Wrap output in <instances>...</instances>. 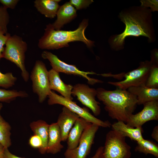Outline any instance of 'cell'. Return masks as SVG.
Wrapping results in <instances>:
<instances>
[{"mask_svg": "<svg viewBox=\"0 0 158 158\" xmlns=\"http://www.w3.org/2000/svg\"><path fill=\"white\" fill-rule=\"evenodd\" d=\"M141 6L140 8L120 13V18L125 24V28L122 33L112 39L111 43L112 48L116 50L122 49L125 38L129 36H142L152 41L153 36L151 22V10Z\"/></svg>", "mask_w": 158, "mask_h": 158, "instance_id": "6da1fadb", "label": "cell"}, {"mask_svg": "<svg viewBox=\"0 0 158 158\" xmlns=\"http://www.w3.org/2000/svg\"><path fill=\"white\" fill-rule=\"evenodd\" d=\"M96 90V97L104 104L109 117L126 123L136 108L137 97L127 90L118 88L109 90L100 87Z\"/></svg>", "mask_w": 158, "mask_h": 158, "instance_id": "7a4b0ae2", "label": "cell"}, {"mask_svg": "<svg viewBox=\"0 0 158 158\" xmlns=\"http://www.w3.org/2000/svg\"><path fill=\"white\" fill-rule=\"evenodd\" d=\"M88 25V20L84 19L75 30L66 31L56 30L51 24H49L46 25L44 35L39 40L38 47L42 49H56L69 47V42L80 41L90 48L94 45V42L87 38L85 35Z\"/></svg>", "mask_w": 158, "mask_h": 158, "instance_id": "3957f363", "label": "cell"}, {"mask_svg": "<svg viewBox=\"0 0 158 158\" xmlns=\"http://www.w3.org/2000/svg\"><path fill=\"white\" fill-rule=\"evenodd\" d=\"M3 58L14 63L21 71V76L25 82L29 78V73L25 66V53L27 44L22 38L16 35L10 36L7 40Z\"/></svg>", "mask_w": 158, "mask_h": 158, "instance_id": "277c9868", "label": "cell"}, {"mask_svg": "<svg viewBox=\"0 0 158 158\" xmlns=\"http://www.w3.org/2000/svg\"><path fill=\"white\" fill-rule=\"evenodd\" d=\"M131 149L126 141V138L112 130L106 134L100 158H130Z\"/></svg>", "mask_w": 158, "mask_h": 158, "instance_id": "5b68a950", "label": "cell"}, {"mask_svg": "<svg viewBox=\"0 0 158 158\" xmlns=\"http://www.w3.org/2000/svg\"><path fill=\"white\" fill-rule=\"evenodd\" d=\"M48 97L49 99L47 102L49 105L59 104L63 105L78 115L80 117L99 127L109 128L111 126V123L109 121H102L93 115L87 108L80 107L75 102L57 95L54 91L51 90Z\"/></svg>", "mask_w": 158, "mask_h": 158, "instance_id": "8992f818", "label": "cell"}, {"mask_svg": "<svg viewBox=\"0 0 158 158\" xmlns=\"http://www.w3.org/2000/svg\"><path fill=\"white\" fill-rule=\"evenodd\" d=\"M33 92L37 95L38 101L43 102L51 91L50 89L48 71L45 64L41 61L37 60L31 72Z\"/></svg>", "mask_w": 158, "mask_h": 158, "instance_id": "52a82bcc", "label": "cell"}, {"mask_svg": "<svg viewBox=\"0 0 158 158\" xmlns=\"http://www.w3.org/2000/svg\"><path fill=\"white\" fill-rule=\"evenodd\" d=\"M152 64L150 61L141 62L137 68L124 74L123 75L122 74L121 76L125 78L124 80L118 82L110 81L108 83L123 90H127L132 87L145 86Z\"/></svg>", "mask_w": 158, "mask_h": 158, "instance_id": "ba28073f", "label": "cell"}, {"mask_svg": "<svg viewBox=\"0 0 158 158\" xmlns=\"http://www.w3.org/2000/svg\"><path fill=\"white\" fill-rule=\"evenodd\" d=\"M99 127L91 123L83 132L78 146L72 150L67 149L65 152V158H86L90 152Z\"/></svg>", "mask_w": 158, "mask_h": 158, "instance_id": "9c48e42d", "label": "cell"}, {"mask_svg": "<svg viewBox=\"0 0 158 158\" xmlns=\"http://www.w3.org/2000/svg\"><path fill=\"white\" fill-rule=\"evenodd\" d=\"M41 56L43 59H48L50 62L52 69L59 73L61 72L82 77L87 79L88 83L90 85L103 83L102 81L90 78L87 75L88 74H96L95 73L80 71L75 65L68 64L61 61L56 55L49 51H43Z\"/></svg>", "mask_w": 158, "mask_h": 158, "instance_id": "30bf717a", "label": "cell"}, {"mask_svg": "<svg viewBox=\"0 0 158 158\" xmlns=\"http://www.w3.org/2000/svg\"><path fill=\"white\" fill-rule=\"evenodd\" d=\"M97 94L96 89L83 83L75 84L73 86L72 90V95L76 97L78 101L91 109L96 116L99 115L101 111L100 104L95 99Z\"/></svg>", "mask_w": 158, "mask_h": 158, "instance_id": "8fae6325", "label": "cell"}, {"mask_svg": "<svg viewBox=\"0 0 158 158\" xmlns=\"http://www.w3.org/2000/svg\"><path fill=\"white\" fill-rule=\"evenodd\" d=\"M143 105L141 111L130 116L126 123L127 125L133 128L142 127L147 122L158 120V100L148 102Z\"/></svg>", "mask_w": 158, "mask_h": 158, "instance_id": "7c38bea8", "label": "cell"}, {"mask_svg": "<svg viewBox=\"0 0 158 158\" xmlns=\"http://www.w3.org/2000/svg\"><path fill=\"white\" fill-rule=\"evenodd\" d=\"M79 117L78 115L63 106L56 122L61 132L62 141H66L70 130Z\"/></svg>", "mask_w": 158, "mask_h": 158, "instance_id": "4fadbf2b", "label": "cell"}, {"mask_svg": "<svg viewBox=\"0 0 158 158\" xmlns=\"http://www.w3.org/2000/svg\"><path fill=\"white\" fill-rule=\"evenodd\" d=\"M76 10L69 2L60 6L56 14L57 18L51 24L56 30H59L63 26L74 20L77 16Z\"/></svg>", "mask_w": 158, "mask_h": 158, "instance_id": "5bb4252c", "label": "cell"}, {"mask_svg": "<svg viewBox=\"0 0 158 158\" xmlns=\"http://www.w3.org/2000/svg\"><path fill=\"white\" fill-rule=\"evenodd\" d=\"M51 90L56 91L64 97L73 100L72 90L73 86L65 83L61 79L59 73L51 69L48 71Z\"/></svg>", "mask_w": 158, "mask_h": 158, "instance_id": "9a60e30c", "label": "cell"}, {"mask_svg": "<svg viewBox=\"0 0 158 158\" xmlns=\"http://www.w3.org/2000/svg\"><path fill=\"white\" fill-rule=\"evenodd\" d=\"M91 123L80 117L76 121L68 135L67 149L72 150L78 146L83 132Z\"/></svg>", "mask_w": 158, "mask_h": 158, "instance_id": "2e32d148", "label": "cell"}, {"mask_svg": "<svg viewBox=\"0 0 158 158\" xmlns=\"http://www.w3.org/2000/svg\"><path fill=\"white\" fill-rule=\"evenodd\" d=\"M61 141V132L57 123L49 125L46 153L54 154L60 152L63 148Z\"/></svg>", "mask_w": 158, "mask_h": 158, "instance_id": "e0dca14e", "label": "cell"}, {"mask_svg": "<svg viewBox=\"0 0 158 158\" xmlns=\"http://www.w3.org/2000/svg\"><path fill=\"white\" fill-rule=\"evenodd\" d=\"M127 90L137 97V105H143L148 102L158 100V88L140 86L130 87Z\"/></svg>", "mask_w": 158, "mask_h": 158, "instance_id": "ac0fdd59", "label": "cell"}, {"mask_svg": "<svg viewBox=\"0 0 158 158\" xmlns=\"http://www.w3.org/2000/svg\"><path fill=\"white\" fill-rule=\"evenodd\" d=\"M112 130L126 138L128 137L131 140L137 142L144 139L142 127L133 128L127 125L124 122L117 121L111 125Z\"/></svg>", "mask_w": 158, "mask_h": 158, "instance_id": "d6986e66", "label": "cell"}, {"mask_svg": "<svg viewBox=\"0 0 158 158\" xmlns=\"http://www.w3.org/2000/svg\"><path fill=\"white\" fill-rule=\"evenodd\" d=\"M49 125L45 121L41 120L33 121L30 124V128L34 134L38 135L42 141V146L39 150L42 154L46 153L48 138Z\"/></svg>", "mask_w": 158, "mask_h": 158, "instance_id": "ffe728a7", "label": "cell"}, {"mask_svg": "<svg viewBox=\"0 0 158 158\" xmlns=\"http://www.w3.org/2000/svg\"><path fill=\"white\" fill-rule=\"evenodd\" d=\"M60 0H36L34 2V6L41 14L46 17L53 18L56 16L60 6Z\"/></svg>", "mask_w": 158, "mask_h": 158, "instance_id": "44dd1931", "label": "cell"}, {"mask_svg": "<svg viewBox=\"0 0 158 158\" xmlns=\"http://www.w3.org/2000/svg\"><path fill=\"white\" fill-rule=\"evenodd\" d=\"M3 107L0 103V143L5 148H8L11 145V128L9 123L1 116V111Z\"/></svg>", "mask_w": 158, "mask_h": 158, "instance_id": "7402d4cb", "label": "cell"}, {"mask_svg": "<svg viewBox=\"0 0 158 158\" xmlns=\"http://www.w3.org/2000/svg\"><path fill=\"white\" fill-rule=\"evenodd\" d=\"M137 142L135 150V152L145 154H150L158 158V145L152 141L143 139Z\"/></svg>", "mask_w": 158, "mask_h": 158, "instance_id": "603a6c76", "label": "cell"}, {"mask_svg": "<svg viewBox=\"0 0 158 158\" xmlns=\"http://www.w3.org/2000/svg\"><path fill=\"white\" fill-rule=\"evenodd\" d=\"M28 96V93L24 91L0 89V102L9 103L17 97H25Z\"/></svg>", "mask_w": 158, "mask_h": 158, "instance_id": "cb8c5ba5", "label": "cell"}, {"mask_svg": "<svg viewBox=\"0 0 158 158\" xmlns=\"http://www.w3.org/2000/svg\"><path fill=\"white\" fill-rule=\"evenodd\" d=\"M147 87L158 88V65L152 64L145 84Z\"/></svg>", "mask_w": 158, "mask_h": 158, "instance_id": "d4e9b609", "label": "cell"}, {"mask_svg": "<svg viewBox=\"0 0 158 158\" xmlns=\"http://www.w3.org/2000/svg\"><path fill=\"white\" fill-rule=\"evenodd\" d=\"M17 79L11 73L3 74L0 71V87L5 88L11 87L15 85Z\"/></svg>", "mask_w": 158, "mask_h": 158, "instance_id": "484cf974", "label": "cell"}, {"mask_svg": "<svg viewBox=\"0 0 158 158\" xmlns=\"http://www.w3.org/2000/svg\"><path fill=\"white\" fill-rule=\"evenodd\" d=\"M6 8L0 7V26L3 30L7 33V25L9 20V16Z\"/></svg>", "mask_w": 158, "mask_h": 158, "instance_id": "4316f807", "label": "cell"}, {"mask_svg": "<svg viewBox=\"0 0 158 158\" xmlns=\"http://www.w3.org/2000/svg\"><path fill=\"white\" fill-rule=\"evenodd\" d=\"M76 10L86 8L93 2L92 0H70L69 1Z\"/></svg>", "mask_w": 158, "mask_h": 158, "instance_id": "83f0119b", "label": "cell"}, {"mask_svg": "<svg viewBox=\"0 0 158 158\" xmlns=\"http://www.w3.org/2000/svg\"><path fill=\"white\" fill-rule=\"evenodd\" d=\"M29 144L32 147L38 149L39 150L42 147V144L41 138L37 135L34 134L30 138Z\"/></svg>", "mask_w": 158, "mask_h": 158, "instance_id": "f1b7e54d", "label": "cell"}, {"mask_svg": "<svg viewBox=\"0 0 158 158\" xmlns=\"http://www.w3.org/2000/svg\"><path fill=\"white\" fill-rule=\"evenodd\" d=\"M5 34L4 32L0 31V60L3 57L5 48L4 47V46L6 44L7 40L11 36L9 33H7L4 35Z\"/></svg>", "mask_w": 158, "mask_h": 158, "instance_id": "f546056e", "label": "cell"}, {"mask_svg": "<svg viewBox=\"0 0 158 158\" xmlns=\"http://www.w3.org/2000/svg\"><path fill=\"white\" fill-rule=\"evenodd\" d=\"M141 6L147 8L150 7L152 11H158V0H141Z\"/></svg>", "mask_w": 158, "mask_h": 158, "instance_id": "4dcf8cb0", "label": "cell"}, {"mask_svg": "<svg viewBox=\"0 0 158 158\" xmlns=\"http://www.w3.org/2000/svg\"><path fill=\"white\" fill-rule=\"evenodd\" d=\"M19 1L18 0H0V2L4 7L12 9L15 8Z\"/></svg>", "mask_w": 158, "mask_h": 158, "instance_id": "1f68e13d", "label": "cell"}, {"mask_svg": "<svg viewBox=\"0 0 158 158\" xmlns=\"http://www.w3.org/2000/svg\"><path fill=\"white\" fill-rule=\"evenodd\" d=\"M3 158H25L17 156L11 153L8 148H5Z\"/></svg>", "mask_w": 158, "mask_h": 158, "instance_id": "d6a6232c", "label": "cell"}, {"mask_svg": "<svg viewBox=\"0 0 158 158\" xmlns=\"http://www.w3.org/2000/svg\"><path fill=\"white\" fill-rule=\"evenodd\" d=\"M152 138L158 142V126H155L151 134Z\"/></svg>", "mask_w": 158, "mask_h": 158, "instance_id": "836d02e7", "label": "cell"}, {"mask_svg": "<svg viewBox=\"0 0 158 158\" xmlns=\"http://www.w3.org/2000/svg\"><path fill=\"white\" fill-rule=\"evenodd\" d=\"M103 149V146H101L99 147L97 150L94 155L90 158H100Z\"/></svg>", "mask_w": 158, "mask_h": 158, "instance_id": "e575fe53", "label": "cell"}, {"mask_svg": "<svg viewBox=\"0 0 158 158\" xmlns=\"http://www.w3.org/2000/svg\"><path fill=\"white\" fill-rule=\"evenodd\" d=\"M5 148L0 143V158H3Z\"/></svg>", "mask_w": 158, "mask_h": 158, "instance_id": "d590c367", "label": "cell"}, {"mask_svg": "<svg viewBox=\"0 0 158 158\" xmlns=\"http://www.w3.org/2000/svg\"><path fill=\"white\" fill-rule=\"evenodd\" d=\"M0 31H2L3 32H4L5 34H6L7 33H6L2 29V28H1V27L0 26Z\"/></svg>", "mask_w": 158, "mask_h": 158, "instance_id": "8d00e7d4", "label": "cell"}]
</instances>
